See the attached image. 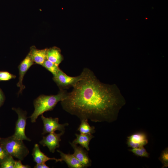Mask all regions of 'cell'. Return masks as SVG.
I'll use <instances>...</instances> for the list:
<instances>
[{
	"instance_id": "obj_1",
	"label": "cell",
	"mask_w": 168,
	"mask_h": 168,
	"mask_svg": "<svg viewBox=\"0 0 168 168\" xmlns=\"http://www.w3.org/2000/svg\"><path fill=\"white\" fill-rule=\"evenodd\" d=\"M84 75L61 101L63 109L81 120L112 123L118 118L120 110L126 103L119 89L114 84L100 82L87 68Z\"/></svg>"
},
{
	"instance_id": "obj_2",
	"label": "cell",
	"mask_w": 168,
	"mask_h": 168,
	"mask_svg": "<svg viewBox=\"0 0 168 168\" xmlns=\"http://www.w3.org/2000/svg\"><path fill=\"white\" fill-rule=\"evenodd\" d=\"M68 92L65 90L59 89L56 95H42L34 101V110L30 118L32 123H35L40 115L45 112L52 110L59 101L63 100L66 96Z\"/></svg>"
},
{
	"instance_id": "obj_3",
	"label": "cell",
	"mask_w": 168,
	"mask_h": 168,
	"mask_svg": "<svg viewBox=\"0 0 168 168\" xmlns=\"http://www.w3.org/2000/svg\"><path fill=\"white\" fill-rule=\"evenodd\" d=\"M23 141L12 135L6 138H0V144L8 154L21 161L23 160L29 153Z\"/></svg>"
},
{
	"instance_id": "obj_4",
	"label": "cell",
	"mask_w": 168,
	"mask_h": 168,
	"mask_svg": "<svg viewBox=\"0 0 168 168\" xmlns=\"http://www.w3.org/2000/svg\"><path fill=\"white\" fill-rule=\"evenodd\" d=\"M84 75V72L83 70L79 75L76 77H71L67 75L60 69L55 75L53 76V79L59 89L65 90L73 87L83 78Z\"/></svg>"
},
{
	"instance_id": "obj_5",
	"label": "cell",
	"mask_w": 168,
	"mask_h": 168,
	"mask_svg": "<svg viewBox=\"0 0 168 168\" xmlns=\"http://www.w3.org/2000/svg\"><path fill=\"white\" fill-rule=\"evenodd\" d=\"M12 110L17 114L18 117L16 122L15 132L12 136L17 139L30 141V139L26 136L25 133L27 119L26 112L19 108H13Z\"/></svg>"
},
{
	"instance_id": "obj_6",
	"label": "cell",
	"mask_w": 168,
	"mask_h": 168,
	"mask_svg": "<svg viewBox=\"0 0 168 168\" xmlns=\"http://www.w3.org/2000/svg\"><path fill=\"white\" fill-rule=\"evenodd\" d=\"M41 116V119L43 123V131L42 135H44L58 130L61 132H64L65 127L68 125L69 124L66 123L61 124L59 123L58 118H53L51 117L46 118L43 114Z\"/></svg>"
},
{
	"instance_id": "obj_7",
	"label": "cell",
	"mask_w": 168,
	"mask_h": 168,
	"mask_svg": "<svg viewBox=\"0 0 168 168\" xmlns=\"http://www.w3.org/2000/svg\"><path fill=\"white\" fill-rule=\"evenodd\" d=\"M34 64V62L29 52L18 66L19 80L16 84L17 86L20 88L18 94H21L25 88V86L22 83L24 77L30 67Z\"/></svg>"
},
{
	"instance_id": "obj_8",
	"label": "cell",
	"mask_w": 168,
	"mask_h": 168,
	"mask_svg": "<svg viewBox=\"0 0 168 168\" xmlns=\"http://www.w3.org/2000/svg\"><path fill=\"white\" fill-rule=\"evenodd\" d=\"M64 133V132H61L59 133L54 132L49 133L46 136L43 137L39 143L43 146L47 147L49 151L53 153L55 149L59 147V143L61 140V137Z\"/></svg>"
},
{
	"instance_id": "obj_9",
	"label": "cell",
	"mask_w": 168,
	"mask_h": 168,
	"mask_svg": "<svg viewBox=\"0 0 168 168\" xmlns=\"http://www.w3.org/2000/svg\"><path fill=\"white\" fill-rule=\"evenodd\" d=\"M127 138L128 146L132 148L144 146L148 142L146 134L142 132L135 133L127 137Z\"/></svg>"
},
{
	"instance_id": "obj_10",
	"label": "cell",
	"mask_w": 168,
	"mask_h": 168,
	"mask_svg": "<svg viewBox=\"0 0 168 168\" xmlns=\"http://www.w3.org/2000/svg\"><path fill=\"white\" fill-rule=\"evenodd\" d=\"M70 144L74 149L73 155L85 167L91 166V161L87 152L82 147L74 145L69 142Z\"/></svg>"
},
{
	"instance_id": "obj_11",
	"label": "cell",
	"mask_w": 168,
	"mask_h": 168,
	"mask_svg": "<svg viewBox=\"0 0 168 168\" xmlns=\"http://www.w3.org/2000/svg\"><path fill=\"white\" fill-rule=\"evenodd\" d=\"M60 155L62 161H64L69 168H85L84 166L76 158L73 154L68 153L65 154L62 151L57 150Z\"/></svg>"
},
{
	"instance_id": "obj_12",
	"label": "cell",
	"mask_w": 168,
	"mask_h": 168,
	"mask_svg": "<svg viewBox=\"0 0 168 168\" xmlns=\"http://www.w3.org/2000/svg\"><path fill=\"white\" fill-rule=\"evenodd\" d=\"M48 48L39 49L35 46L30 48V52L32 59L35 63L42 65L47 59V52Z\"/></svg>"
},
{
	"instance_id": "obj_13",
	"label": "cell",
	"mask_w": 168,
	"mask_h": 168,
	"mask_svg": "<svg viewBox=\"0 0 168 168\" xmlns=\"http://www.w3.org/2000/svg\"><path fill=\"white\" fill-rule=\"evenodd\" d=\"M32 156L34 161L36 164L45 163L50 160H55L56 162H62L60 159L50 158L42 152L40 148L39 145L37 144L35 145L33 150Z\"/></svg>"
},
{
	"instance_id": "obj_14",
	"label": "cell",
	"mask_w": 168,
	"mask_h": 168,
	"mask_svg": "<svg viewBox=\"0 0 168 168\" xmlns=\"http://www.w3.org/2000/svg\"><path fill=\"white\" fill-rule=\"evenodd\" d=\"M47 59L58 65L63 59L60 49L55 46L48 49Z\"/></svg>"
},
{
	"instance_id": "obj_15",
	"label": "cell",
	"mask_w": 168,
	"mask_h": 168,
	"mask_svg": "<svg viewBox=\"0 0 168 168\" xmlns=\"http://www.w3.org/2000/svg\"><path fill=\"white\" fill-rule=\"evenodd\" d=\"M76 138L71 142L74 145L80 144L83 148H85L87 151L90 150L89 145L90 142L94 136L91 134H75Z\"/></svg>"
},
{
	"instance_id": "obj_16",
	"label": "cell",
	"mask_w": 168,
	"mask_h": 168,
	"mask_svg": "<svg viewBox=\"0 0 168 168\" xmlns=\"http://www.w3.org/2000/svg\"><path fill=\"white\" fill-rule=\"evenodd\" d=\"M80 133L82 134H92L95 132V127L91 126L87 119L81 120V123L77 129Z\"/></svg>"
},
{
	"instance_id": "obj_17",
	"label": "cell",
	"mask_w": 168,
	"mask_h": 168,
	"mask_svg": "<svg viewBox=\"0 0 168 168\" xmlns=\"http://www.w3.org/2000/svg\"><path fill=\"white\" fill-rule=\"evenodd\" d=\"M42 66L51 72L53 76L55 75L60 69L58 65L49 61L47 59Z\"/></svg>"
},
{
	"instance_id": "obj_18",
	"label": "cell",
	"mask_w": 168,
	"mask_h": 168,
	"mask_svg": "<svg viewBox=\"0 0 168 168\" xmlns=\"http://www.w3.org/2000/svg\"><path fill=\"white\" fill-rule=\"evenodd\" d=\"M129 151L138 156L147 158L149 157L150 154L147 152L144 146L133 148L129 149Z\"/></svg>"
},
{
	"instance_id": "obj_19",
	"label": "cell",
	"mask_w": 168,
	"mask_h": 168,
	"mask_svg": "<svg viewBox=\"0 0 168 168\" xmlns=\"http://www.w3.org/2000/svg\"><path fill=\"white\" fill-rule=\"evenodd\" d=\"M16 161L11 155L5 159L0 164V168H14Z\"/></svg>"
},
{
	"instance_id": "obj_20",
	"label": "cell",
	"mask_w": 168,
	"mask_h": 168,
	"mask_svg": "<svg viewBox=\"0 0 168 168\" xmlns=\"http://www.w3.org/2000/svg\"><path fill=\"white\" fill-rule=\"evenodd\" d=\"M159 159L162 164V168L168 167V148L166 147L161 152Z\"/></svg>"
},
{
	"instance_id": "obj_21",
	"label": "cell",
	"mask_w": 168,
	"mask_h": 168,
	"mask_svg": "<svg viewBox=\"0 0 168 168\" xmlns=\"http://www.w3.org/2000/svg\"><path fill=\"white\" fill-rule=\"evenodd\" d=\"M16 77L15 75L7 71H0V81H8Z\"/></svg>"
},
{
	"instance_id": "obj_22",
	"label": "cell",
	"mask_w": 168,
	"mask_h": 168,
	"mask_svg": "<svg viewBox=\"0 0 168 168\" xmlns=\"http://www.w3.org/2000/svg\"><path fill=\"white\" fill-rule=\"evenodd\" d=\"M10 155L0 143V164Z\"/></svg>"
},
{
	"instance_id": "obj_23",
	"label": "cell",
	"mask_w": 168,
	"mask_h": 168,
	"mask_svg": "<svg viewBox=\"0 0 168 168\" xmlns=\"http://www.w3.org/2000/svg\"><path fill=\"white\" fill-rule=\"evenodd\" d=\"M30 166L28 165H23L21 162V161L19 160L16 161L14 168H30Z\"/></svg>"
},
{
	"instance_id": "obj_24",
	"label": "cell",
	"mask_w": 168,
	"mask_h": 168,
	"mask_svg": "<svg viewBox=\"0 0 168 168\" xmlns=\"http://www.w3.org/2000/svg\"><path fill=\"white\" fill-rule=\"evenodd\" d=\"M5 100V96L4 94L0 88V107L3 104Z\"/></svg>"
},
{
	"instance_id": "obj_25",
	"label": "cell",
	"mask_w": 168,
	"mask_h": 168,
	"mask_svg": "<svg viewBox=\"0 0 168 168\" xmlns=\"http://www.w3.org/2000/svg\"><path fill=\"white\" fill-rule=\"evenodd\" d=\"M35 168H49V167L47 166L45 163L36 164L34 167Z\"/></svg>"
}]
</instances>
